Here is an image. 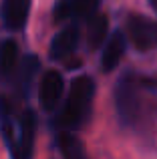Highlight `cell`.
<instances>
[{
  "mask_svg": "<svg viewBox=\"0 0 157 159\" xmlns=\"http://www.w3.org/2000/svg\"><path fill=\"white\" fill-rule=\"evenodd\" d=\"M95 97V83L91 77H77L71 83L69 97L59 113V125L67 131L78 129L91 115V105Z\"/></svg>",
  "mask_w": 157,
  "mask_h": 159,
  "instance_id": "6da1fadb",
  "label": "cell"
},
{
  "mask_svg": "<svg viewBox=\"0 0 157 159\" xmlns=\"http://www.w3.org/2000/svg\"><path fill=\"white\" fill-rule=\"evenodd\" d=\"M115 107L123 125H133L139 117L141 97H139V85L133 75H125L115 87Z\"/></svg>",
  "mask_w": 157,
  "mask_h": 159,
  "instance_id": "7a4b0ae2",
  "label": "cell"
},
{
  "mask_svg": "<svg viewBox=\"0 0 157 159\" xmlns=\"http://www.w3.org/2000/svg\"><path fill=\"white\" fill-rule=\"evenodd\" d=\"M127 36L139 51H153L157 48V20L131 14L127 18Z\"/></svg>",
  "mask_w": 157,
  "mask_h": 159,
  "instance_id": "3957f363",
  "label": "cell"
},
{
  "mask_svg": "<svg viewBox=\"0 0 157 159\" xmlns=\"http://www.w3.org/2000/svg\"><path fill=\"white\" fill-rule=\"evenodd\" d=\"M34 137H36V117L32 111H24L18 121V139H16V145L10 147L14 159H18V157L30 159L32 157Z\"/></svg>",
  "mask_w": 157,
  "mask_h": 159,
  "instance_id": "277c9868",
  "label": "cell"
},
{
  "mask_svg": "<svg viewBox=\"0 0 157 159\" xmlns=\"http://www.w3.org/2000/svg\"><path fill=\"white\" fill-rule=\"evenodd\" d=\"M63 93H65V79L61 77V73L47 70L38 85V101L43 109H47V111L56 109L59 101L63 99Z\"/></svg>",
  "mask_w": 157,
  "mask_h": 159,
  "instance_id": "5b68a950",
  "label": "cell"
},
{
  "mask_svg": "<svg viewBox=\"0 0 157 159\" xmlns=\"http://www.w3.org/2000/svg\"><path fill=\"white\" fill-rule=\"evenodd\" d=\"M30 12V0H2L0 18L8 30H20L24 28Z\"/></svg>",
  "mask_w": 157,
  "mask_h": 159,
  "instance_id": "8992f818",
  "label": "cell"
},
{
  "mask_svg": "<svg viewBox=\"0 0 157 159\" xmlns=\"http://www.w3.org/2000/svg\"><path fill=\"white\" fill-rule=\"evenodd\" d=\"M78 39H81V32H78L77 26H67L61 32H56L52 43H51V51H48L51 58L52 61H63V58L71 57L77 51Z\"/></svg>",
  "mask_w": 157,
  "mask_h": 159,
  "instance_id": "52a82bcc",
  "label": "cell"
},
{
  "mask_svg": "<svg viewBox=\"0 0 157 159\" xmlns=\"http://www.w3.org/2000/svg\"><path fill=\"white\" fill-rule=\"evenodd\" d=\"M125 48H127V39L123 32H113V34L107 39L105 47H103V52H101V69L105 73H111L115 66L119 65L121 57L125 54Z\"/></svg>",
  "mask_w": 157,
  "mask_h": 159,
  "instance_id": "ba28073f",
  "label": "cell"
},
{
  "mask_svg": "<svg viewBox=\"0 0 157 159\" xmlns=\"http://www.w3.org/2000/svg\"><path fill=\"white\" fill-rule=\"evenodd\" d=\"M107 30H109V20L105 14L95 12L93 16L87 18V44L91 48H99L107 39Z\"/></svg>",
  "mask_w": 157,
  "mask_h": 159,
  "instance_id": "9c48e42d",
  "label": "cell"
},
{
  "mask_svg": "<svg viewBox=\"0 0 157 159\" xmlns=\"http://www.w3.org/2000/svg\"><path fill=\"white\" fill-rule=\"evenodd\" d=\"M38 58L34 54H26V57L20 61V69H18V77H16V89L26 97L28 91L32 87V81H34L36 73H38Z\"/></svg>",
  "mask_w": 157,
  "mask_h": 159,
  "instance_id": "30bf717a",
  "label": "cell"
},
{
  "mask_svg": "<svg viewBox=\"0 0 157 159\" xmlns=\"http://www.w3.org/2000/svg\"><path fill=\"white\" fill-rule=\"evenodd\" d=\"M56 145H59V151H61V155H63V159H87L83 143L78 141L77 135H73L71 131L59 133Z\"/></svg>",
  "mask_w": 157,
  "mask_h": 159,
  "instance_id": "8fae6325",
  "label": "cell"
},
{
  "mask_svg": "<svg viewBox=\"0 0 157 159\" xmlns=\"http://www.w3.org/2000/svg\"><path fill=\"white\" fill-rule=\"evenodd\" d=\"M18 65V47L14 40H0V79H6Z\"/></svg>",
  "mask_w": 157,
  "mask_h": 159,
  "instance_id": "7c38bea8",
  "label": "cell"
},
{
  "mask_svg": "<svg viewBox=\"0 0 157 159\" xmlns=\"http://www.w3.org/2000/svg\"><path fill=\"white\" fill-rule=\"evenodd\" d=\"M101 0H69L71 4V12H73V18H89L97 12V6Z\"/></svg>",
  "mask_w": 157,
  "mask_h": 159,
  "instance_id": "4fadbf2b",
  "label": "cell"
},
{
  "mask_svg": "<svg viewBox=\"0 0 157 159\" xmlns=\"http://www.w3.org/2000/svg\"><path fill=\"white\" fill-rule=\"evenodd\" d=\"M10 121V105L4 97H0V123H8Z\"/></svg>",
  "mask_w": 157,
  "mask_h": 159,
  "instance_id": "5bb4252c",
  "label": "cell"
},
{
  "mask_svg": "<svg viewBox=\"0 0 157 159\" xmlns=\"http://www.w3.org/2000/svg\"><path fill=\"white\" fill-rule=\"evenodd\" d=\"M149 4H151V6H153V10L157 12V0H149Z\"/></svg>",
  "mask_w": 157,
  "mask_h": 159,
  "instance_id": "9a60e30c",
  "label": "cell"
}]
</instances>
